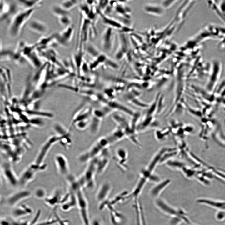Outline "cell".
<instances>
[{"instance_id":"obj_1","label":"cell","mask_w":225,"mask_h":225,"mask_svg":"<svg viewBox=\"0 0 225 225\" xmlns=\"http://www.w3.org/2000/svg\"><path fill=\"white\" fill-rule=\"evenodd\" d=\"M38 8L22 9L15 14L8 23V32L10 37L15 38L19 36L24 25Z\"/></svg>"},{"instance_id":"obj_2","label":"cell","mask_w":225,"mask_h":225,"mask_svg":"<svg viewBox=\"0 0 225 225\" xmlns=\"http://www.w3.org/2000/svg\"><path fill=\"white\" fill-rule=\"evenodd\" d=\"M110 146L106 136L101 137L89 148L81 154L78 157V160L82 163H88L100 155L103 151L109 148Z\"/></svg>"},{"instance_id":"obj_3","label":"cell","mask_w":225,"mask_h":225,"mask_svg":"<svg viewBox=\"0 0 225 225\" xmlns=\"http://www.w3.org/2000/svg\"><path fill=\"white\" fill-rule=\"evenodd\" d=\"M156 207L161 211L171 217H178L181 218L183 222L190 224L191 222L188 218V214L182 209L176 208L168 203L162 198H158L155 200Z\"/></svg>"},{"instance_id":"obj_4","label":"cell","mask_w":225,"mask_h":225,"mask_svg":"<svg viewBox=\"0 0 225 225\" xmlns=\"http://www.w3.org/2000/svg\"><path fill=\"white\" fill-rule=\"evenodd\" d=\"M87 163L85 170L78 178L84 188L92 189L96 185L95 178L97 175V169L95 158Z\"/></svg>"},{"instance_id":"obj_5","label":"cell","mask_w":225,"mask_h":225,"mask_svg":"<svg viewBox=\"0 0 225 225\" xmlns=\"http://www.w3.org/2000/svg\"><path fill=\"white\" fill-rule=\"evenodd\" d=\"M81 188L74 193L76 196L77 207L78 208L82 225H90L88 203L83 191Z\"/></svg>"},{"instance_id":"obj_6","label":"cell","mask_w":225,"mask_h":225,"mask_svg":"<svg viewBox=\"0 0 225 225\" xmlns=\"http://www.w3.org/2000/svg\"><path fill=\"white\" fill-rule=\"evenodd\" d=\"M32 194L29 190L22 189L8 196L5 199V203L8 206L13 208L21 202L30 198Z\"/></svg>"},{"instance_id":"obj_7","label":"cell","mask_w":225,"mask_h":225,"mask_svg":"<svg viewBox=\"0 0 225 225\" xmlns=\"http://www.w3.org/2000/svg\"><path fill=\"white\" fill-rule=\"evenodd\" d=\"M65 137H62L55 135L49 138L40 148L34 163L38 165L42 164L43 162L53 145L57 142H60L62 139Z\"/></svg>"},{"instance_id":"obj_8","label":"cell","mask_w":225,"mask_h":225,"mask_svg":"<svg viewBox=\"0 0 225 225\" xmlns=\"http://www.w3.org/2000/svg\"><path fill=\"white\" fill-rule=\"evenodd\" d=\"M212 62V72L206 87L209 92L215 89L220 78L222 70V64L219 60H213Z\"/></svg>"},{"instance_id":"obj_9","label":"cell","mask_w":225,"mask_h":225,"mask_svg":"<svg viewBox=\"0 0 225 225\" xmlns=\"http://www.w3.org/2000/svg\"><path fill=\"white\" fill-rule=\"evenodd\" d=\"M41 165L34 163L30 165L22 173L19 177V185L25 186L32 181L36 173L41 170Z\"/></svg>"},{"instance_id":"obj_10","label":"cell","mask_w":225,"mask_h":225,"mask_svg":"<svg viewBox=\"0 0 225 225\" xmlns=\"http://www.w3.org/2000/svg\"><path fill=\"white\" fill-rule=\"evenodd\" d=\"M112 189V185L107 182H103L100 186L95 195L100 209L109 200L108 198Z\"/></svg>"},{"instance_id":"obj_11","label":"cell","mask_w":225,"mask_h":225,"mask_svg":"<svg viewBox=\"0 0 225 225\" xmlns=\"http://www.w3.org/2000/svg\"><path fill=\"white\" fill-rule=\"evenodd\" d=\"M1 171L3 177L10 185L15 187L19 185V177L16 175L10 163H3Z\"/></svg>"},{"instance_id":"obj_12","label":"cell","mask_w":225,"mask_h":225,"mask_svg":"<svg viewBox=\"0 0 225 225\" xmlns=\"http://www.w3.org/2000/svg\"><path fill=\"white\" fill-rule=\"evenodd\" d=\"M73 31L74 26L71 24L62 32L55 33V39L58 45L67 46L71 40Z\"/></svg>"},{"instance_id":"obj_13","label":"cell","mask_w":225,"mask_h":225,"mask_svg":"<svg viewBox=\"0 0 225 225\" xmlns=\"http://www.w3.org/2000/svg\"><path fill=\"white\" fill-rule=\"evenodd\" d=\"M109 148L105 149L99 156L95 158L97 175L102 174L107 168L110 162Z\"/></svg>"},{"instance_id":"obj_14","label":"cell","mask_w":225,"mask_h":225,"mask_svg":"<svg viewBox=\"0 0 225 225\" xmlns=\"http://www.w3.org/2000/svg\"><path fill=\"white\" fill-rule=\"evenodd\" d=\"M128 158L127 151L123 148L119 147L116 149L113 158L118 167L125 171L128 168Z\"/></svg>"},{"instance_id":"obj_15","label":"cell","mask_w":225,"mask_h":225,"mask_svg":"<svg viewBox=\"0 0 225 225\" xmlns=\"http://www.w3.org/2000/svg\"><path fill=\"white\" fill-rule=\"evenodd\" d=\"M54 161L56 168L60 174L67 176L70 174L68 162L64 155L57 154L54 157Z\"/></svg>"},{"instance_id":"obj_16","label":"cell","mask_w":225,"mask_h":225,"mask_svg":"<svg viewBox=\"0 0 225 225\" xmlns=\"http://www.w3.org/2000/svg\"><path fill=\"white\" fill-rule=\"evenodd\" d=\"M33 212L32 209L25 204L13 208L11 212V216L15 220L19 219L31 215Z\"/></svg>"},{"instance_id":"obj_17","label":"cell","mask_w":225,"mask_h":225,"mask_svg":"<svg viewBox=\"0 0 225 225\" xmlns=\"http://www.w3.org/2000/svg\"><path fill=\"white\" fill-rule=\"evenodd\" d=\"M28 28L32 31L39 34H45L48 31V26L43 22L37 19H33L29 22Z\"/></svg>"},{"instance_id":"obj_18","label":"cell","mask_w":225,"mask_h":225,"mask_svg":"<svg viewBox=\"0 0 225 225\" xmlns=\"http://www.w3.org/2000/svg\"><path fill=\"white\" fill-rule=\"evenodd\" d=\"M10 7L8 11L6 13L0 15L1 21H6L8 23H9L12 18L18 12L22 10L20 7L17 1L15 2H10Z\"/></svg>"},{"instance_id":"obj_19","label":"cell","mask_w":225,"mask_h":225,"mask_svg":"<svg viewBox=\"0 0 225 225\" xmlns=\"http://www.w3.org/2000/svg\"><path fill=\"white\" fill-rule=\"evenodd\" d=\"M170 182V180L165 179L158 182L151 189V196L155 199L159 197L160 195L168 186Z\"/></svg>"},{"instance_id":"obj_20","label":"cell","mask_w":225,"mask_h":225,"mask_svg":"<svg viewBox=\"0 0 225 225\" xmlns=\"http://www.w3.org/2000/svg\"><path fill=\"white\" fill-rule=\"evenodd\" d=\"M106 137L111 145L123 139L126 136L123 130L118 127Z\"/></svg>"},{"instance_id":"obj_21","label":"cell","mask_w":225,"mask_h":225,"mask_svg":"<svg viewBox=\"0 0 225 225\" xmlns=\"http://www.w3.org/2000/svg\"><path fill=\"white\" fill-rule=\"evenodd\" d=\"M112 30L109 27L105 31L102 39V48L106 51H109L112 47Z\"/></svg>"},{"instance_id":"obj_22","label":"cell","mask_w":225,"mask_h":225,"mask_svg":"<svg viewBox=\"0 0 225 225\" xmlns=\"http://www.w3.org/2000/svg\"><path fill=\"white\" fill-rule=\"evenodd\" d=\"M104 118L93 114L91 117L88 128L90 133L92 135H97L100 131Z\"/></svg>"},{"instance_id":"obj_23","label":"cell","mask_w":225,"mask_h":225,"mask_svg":"<svg viewBox=\"0 0 225 225\" xmlns=\"http://www.w3.org/2000/svg\"><path fill=\"white\" fill-rule=\"evenodd\" d=\"M63 196L61 194V192L59 189L56 190L52 195L46 197L44 199L45 203L51 207H55L61 205L62 199Z\"/></svg>"},{"instance_id":"obj_24","label":"cell","mask_w":225,"mask_h":225,"mask_svg":"<svg viewBox=\"0 0 225 225\" xmlns=\"http://www.w3.org/2000/svg\"><path fill=\"white\" fill-rule=\"evenodd\" d=\"M97 12L101 17L102 22L104 24L109 27L115 28L119 30L122 27V24L118 21L107 16L98 9Z\"/></svg>"},{"instance_id":"obj_25","label":"cell","mask_w":225,"mask_h":225,"mask_svg":"<svg viewBox=\"0 0 225 225\" xmlns=\"http://www.w3.org/2000/svg\"><path fill=\"white\" fill-rule=\"evenodd\" d=\"M28 62L34 68L39 69L43 65L38 52L35 50L25 57Z\"/></svg>"},{"instance_id":"obj_26","label":"cell","mask_w":225,"mask_h":225,"mask_svg":"<svg viewBox=\"0 0 225 225\" xmlns=\"http://www.w3.org/2000/svg\"><path fill=\"white\" fill-rule=\"evenodd\" d=\"M19 5L23 9H31L40 6L42 3V0H17Z\"/></svg>"},{"instance_id":"obj_27","label":"cell","mask_w":225,"mask_h":225,"mask_svg":"<svg viewBox=\"0 0 225 225\" xmlns=\"http://www.w3.org/2000/svg\"><path fill=\"white\" fill-rule=\"evenodd\" d=\"M164 8L161 6L153 4H147L143 7L145 12L156 15H161L164 12Z\"/></svg>"},{"instance_id":"obj_28","label":"cell","mask_w":225,"mask_h":225,"mask_svg":"<svg viewBox=\"0 0 225 225\" xmlns=\"http://www.w3.org/2000/svg\"><path fill=\"white\" fill-rule=\"evenodd\" d=\"M83 52L81 50H80L78 52L75 53L73 55V60L75 67L78 76L81 75V69L83 63L82 58Z\"/></svg>"},{"instance_id":"obj_29","label":"cell","mask_w":225,"mask_h":225,"mask_svg":"<svg viewBox=\"0 0 225 225\" xmlns=\"http://www.w3.org/2000/svg\"><path fill=\"white\" fill-rule=\"evenodd\" d=\"M52 13L55 16L59 17L64 15H69L70 12L63 8L60 4L53 5L51 8Z\"/></svg>"},{"instance_id":"obj_30","label":"cell","mask_w":225,"mask_h":225,"mask_svg":"<svg viewBox=\"0 0 225 225\" xmlns=\"http://www.w3.org/2000/svg\"><path fill=\"white\" fill-rule=\"evenodd\" d=\"M14 51L9 49L3 48L0 47V60L6 61L13 60Z\"/></svg>"},{"instance_id":"obj_31","label":"cell","mask_w":225,"mask_h":225,"mask_svg":"<svg viewBox=\"0 0 225 225\" xmlns=\"http://www.w3.org/2000/svg\"><path fill=\"white\" fill-rule=\"evenodd\" d=\"M53 129L58 136L65 137L70 136V130H68L62 125L56 123L53 126Z\"/></svg>"},{"instance_id":"obj_32","label":"cell","mask_w":225,"mask_h":225,"mask_svg":"<svg viewBox=\"0 0 225 225\" xmlns=\"http://www.w3.org/2000/svg\"><path fill=\"white\" fill-rule=\"evenodd\" d=\"M92 116L88 118L78 121L73 126L79 131H84L88 128L90 124Z\"/></svg>"},{"instance_id":"obj_33","label":"cell","mask_w":225,"mask_h":225,"mask_svg":"<svg viewBox=\"0 0 225 225\" xmlns=\"http://www.w3.org/2000/svg\"><path fill=\"white\" fill-rule=\"evenodd\" d=\"M28 115L36 116L40 117L51 118L53 117V115L48 112L39 111L37 110H27L25 112Z\"/></svg>"},{"instance_id":"obj_34","label":"cell","mask_w":225,"mask_h":225,"mask_svg":"<svg viewBox=\"0 0 225 225\" xmlns=\"http://www.w3.org/2000/svg\"><path fill=\"white\" fill-rule=\"evenodd\" d=\"M33 195L35 198L38 199H44L47 197V192L44 188L42 187H38L35 189Z\"/></svg>"},{"instance_id":"obj_35","label":"cell","mask_w":225,"mask_h":225,"mask_svg":"<svg viewBox=\"0 0 225 225\" xmlns=\"http://www.w3.org/2000/svg\"><path fill=\"white\" fill-rule=\"evenodd\" d=\"M78 2L77 0H67L62 1L60 5L65 9L69 10L76 5Z\"/></svg>"},{"instance_id":"obj_36","label":"cell","mask_w":225,"mask_h":225,"mask_svg":"<svg viewBox=\"0 0 225 225\" xmlns=\"http://www.w3.org/2000/svg\"><path fill=\"white\" fill-rule=\"evenodd\" d=\"M86 51L91 56L96 59L100 55L99 51L94 46L92 45H88L86 48Z\"/></svg>"},{"instance_id":"obj_37","label":"cell","mask_w":225,"mask_h":225,"mask_svg":"<svg viewBox=\"0 0 225 225\" xmlns=\"http://www.w3.org/2000/svg\"><path fill=\"white\" fill-rule=\"evenodd\" d=\"M58 21L62 26L66 27L71 24V20L69 15H64L58 17Z\"/></svg>"},{"instance_id":"obj_38","label":"cell","mask_w":225,"mask_h":225,"mask_svg":"<svg viewBox=\"0 0 225 225\" xmlns=\"http://www.w3.org/2000/svg\"><path fill=\"white\" fill-rule=\"evenodd\" d=\"M215 219L218 221L221 222L225 220V211L219 210L215 215Z\"/></svg>"},{"instance_id":"obj_39","label":"cell","mask_w":225,"mask_h":225,"mask_svg":"<svg viewBox=\"0 0 225 225\" xmlns=\"http://www.w3.org/2000/svg\"><path fill=\"white\" fill-rule=\"evenodd\" d=\"M58 223L57 219L49 218L48 220L44 221L38 222L35 225H54Z\"/></svg>"},{"instance_id":"obj_40","label":"cell","mask_w":225,"mask_h":225,"mask_svg":"<svg viewBox=\"0 0 225 225\" xmlns=\"http://www.w3.org/2000/svg\"><path fill=\"white\" fill-rule=\"evenodd\" d=\"M182 222H183L182 220L179 217H171L169 221V225H180Z\"/></svg>"},{"instance_id":"obj_41","label":"cell","mask_w":225,"mask_h":225,"mask_svg":"<svg viewBox=\"0 0 225 225\" xmlns=\"http://www.w3.org/2000/svg\"><path fill=\"white\" fill-rule=\"evenodd\" d=\"M29 122L32 125L40 127L43 125V122L40 119L38 118H32L29 120Z\"/></svg>"},{"instance_id":"obj_42","label":"cell","mask_w":225,"mask_h":225,"mask_svg":"<svg viewBox=\"0 0 225 225\" xmlns=\"http://www.w3.org/2000/svg\"><path fill=\"white\" fill-rule=\"evenodd\" d=\"M104 63L107 66L113 69H117L118 67V64L116 62L108 58Z\"/></svg>"},{"instance_id":"obj_43","label":"cell","mask_w":225,"mask_h":225,"mask_svg":"<svg viewBox=\"0 0 225 225\" xmlns=\"http://www.w3.org/2000/svg\"><path fill=\"white\" fill-rule=\"evenodd\" d=\"M54 214L58 225H68V221L61 218L56 212H55Z\"/></svg>"},{"instance_id":"obj_44","label":"cell","mask_w":225,"mask_h":225,"mask_svg":"<svg viewBox=\"0 0 225 225\" xmlns=\"http://www.w3.org/2000/svg\"><path fill=\"white\" fill-rule=\"evenodd\" d=\"M175 0H165L162 1L161 6L164 8H168L176 2Z\"/></svg>"},{"instance_id":"obj_45","label":"cell","mask_w":225,"mask_h":225,"mask_svg":"<svg viewBox=\"0 0 225 225\" xmlns=\"http://www.w3.org/2000/svg\"><path fill=\"white\" fill-rule=\"evenodd\" d=\"M109 1L108 0H100L98 2V10L105 9L109 4Z\"/></svg>"},{"instance_id":"obj_46","label":"cell","mask_w":225,"mask_h":225,"mask_svg":"<svg viewBox=\"0 0 225 225\" xmlns=\"http://www.w3.org/2000/svg\"><path fill=\"white\" fill-rule=\"evenodd\" d=\"M125 53L123 50L120 48L115 53V58L116 59L118 60H120L123 58Z\"/></svg>"},{"instance_id":"obj_47","label":"cell","mask_w":225,"mask_h":225,"mask_svg":"<svg viewBox=\"0 0 225 225\" xmlns=\"http://www.w3.org/2000/svg\"><path fill=\"white\" fill-rule=\"evenodd\" d=\"M107 58L105 55L102 54H100L96 59V60L99 64L104 63Z\"/></svg>"},{"instance_id":"obj_48","label":"cell","mask_w":225,"mask_h":225,"mask_svg":"<svg viewBox=\"0 0 225 225\" xmlns=\"http://www.w3.org/2000/svg\"><path fill=\"white\" fill-rule=\"evenodd\" d=\"M29 222L27 221H18L14 220L11 222V225H29Z\"/></svg>"},{"instance_id":"obj_49","label":"cell","mask_w":225,"mask_h":225,"mask_svg":"<svg viewBox=\"0 0 225 225\" xmlns=\"http://www.w3.org/2000/svg\"><path fill=\"white\" fill-rule=\"evenodd\" d=\"M81 10L84 12L86 15H88L91 9L89 8L88 5L82 4L80 7Z\"/></svg>"},{"instance_id":"obj_50","label":"cell","mask_w":225,"mask_h":225,"mask_svg":"<svg viewBox=\"0 0 225 225\" xmlns=\"http://www.w3.org/2000/svg\"><path fill=\"white\" fill-rule=\"evenodd\" d=\"M90 225H103L101 220L97 218H94L92 222H91Z\"/></svg>"},{"instance_id":"obj_51","label":"cell","mask_w":225,"mask_h":225,"mask_svg":"<svg viewBox=\"0 0 225 225\" xmlns=\"http://www.w3.org/2000/svg\"><path fill=\"white\" fill-rule=\"evenodd\" d=\"M89 67L86 62H83L81 67V71L82 70L83 73H87L89 71Z\"/></svg>"},{"instance_id":"obj_52","label":"cell","mask_w":225,"mask_h":225,"mask_svg":"<svg viewBox=\"0 0 225 225\" xmlns=\"http://www.w3.org/2000/svg\"><path fill=\"white\" fill-rule=\"evenodd\" d=\"M87 16L88 19L90 20H92L95 18L96 17L95 13L92 9H91L89 13Z\"/></svg>"},{"instance_id":"obj_53","label":"cell","mask_w":225,"mask_h":225,"mask_svg":"<svg viewBox=\"0 0 225 225\" xmlns=\"http://www.w3.org/2000/svg\"><path fill=\"white\" fill-rule=\"evenodd\" d=\"M0 225H11V222L7 219L2 218L1 219Z\"/></svg>"},{"instance_id":"obj_54","label":"cell","mask_w":225,"mask_h":225,"mask_svg":"<svg viewBox=\"0 0 225 225\" xmlns=\"http://www.w3.org/2000/svg\"><path fill=\"white\" fill-rule=\"evenodd\" d=\"M95 1H93V0H87L86 1V3L88 5H92L94 2Z\"/></svg>"},{"instance_id":"obj_55","label":"cell","mask_w":225,"mask_h":225,"mask_svg":"<svg viewBox=\"0 0 225 225\" xmlns=\"http://www.w3.org/2000/svg\"><path fill=\"white\" fill-rule=\"evenodd\" d=\"M220 210L225 211V201H223L222 206Z\"/></svg>"}]
</instances>
